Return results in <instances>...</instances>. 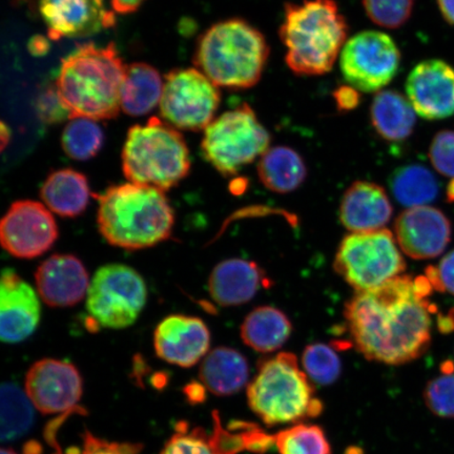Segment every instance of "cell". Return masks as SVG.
Masks as SVG:
<instances>
[{"instance_id": "cb8c5ba5", "label": "cell", "mask_w": 454, "mask_h": 454, "mask_svg": "<svg viewBox=\"0 0 454 454\" xmlns=\"http://www.w3.org/2000/svg\"><path fill=\"white\" fill-rule=\"evenodd\" d=\"M90 194L87 177L71 168L51 173L41 191L44 206L64 218L81 215L89 206Z\"/></svg>"}, {"instance_id": "836d02e7", "label": "cell", "mask_w": 454, "mask_h": 454, "mask_svg": "<svg viewBox=\"0 0 454 454\" xmlns=\"http://www.w3.org/2000/svg\"><path fill=\"white\" fill-rule=\"evenodd\" d=\"M302 365L308 377L320 385L336 382L342 372L337 351L322 343L309 345L304 349Z\"/></svg>"}, {"instance_id": "ba28073f", "label": "cell", "mask_w": 454, "mask_h": 454, "mask_svg": "<svg viewBox=\"0 0 454 454\" xmlns=\"http://www.w3.org/2000/svg\"><path fill=\"white\" fill-rule=\"evenodd\" d=\"M270 134L247 104L223 114L204 129L202 155L224 177L261 158L270 149Z\"/></svg>"}, {"instance_id": "d6a6232c", "label": "cell", "mask_w": 454, "mask_h": 454, "mask_svg": "<svg viewBox=\"0 0 454 454\" xmlns=\"http://www.w3.org/2000/svg\"><path fill=\"white\" fill-rule=\"evenodd\" d=\"M274 439L280 454H332L325 431L317 425H294Z\"/></svg>"}, {"instance_id": "f1b7e54d", "label": "cell", "mask_w": 454, "mask_h": 454, "mask_svg": "<svg viewBox=\"0 0 454 454\" xmlns=\"http://www.w3.org/2000/svg\"><path fill=\"white\" fill-rule=\"evenodd\" d=\"M390 189L402 206L425 207L439 195V183L427 168L411 164L395 170L390 177Z\"/></svg>"}, {"instance_id": "8992f818", "label": "cell", "mask_w": 454, "mask_h": 454, "mask_svg": "<svg viewBox=\"0 0 454 454\" xmlns=\"http://www.w3.org/2000/svg\"><path fill=\"white\" fill-rule=\"evenodd\" d=\"M309 380L296 356L277 355L260 363L257 376L248 385V405L269 426L316 418L323 404Z\"/></svg>"}, {"instance_id": "8fae6325", "label": "cell", "mask_w": 454, "mask_h": 454, "mask_svg": "<svg viewBox=\"0 0 454 454\" xmlns=\"http://www.w3.org/2000/svg\"><path fill=\"white\" fill-rule=\"evenodd\" d=\"M220 100L217 85L201 71L177 69L166 76L160 113L169 126L197 132L214 121Z\"/></svg>"}, {"instance_id": "d590c367", "label": "cell", "mask_w": 454, "mask_h": 454, "mask_svg": "<svg viewBox=\"0 0 454 454\" xmlns=\"http://www.w3.org/2000/svg\"><path fill=\"white\" fill-rule=\"evenodd\" d=\"M424 401L434 416L454 419V372L431 380L424 390Z\"/></svg>"}, {"instance_id": "b9f144b4", "label": "cell", "mask_w": 454, "mask_h": 454, "mask_svg": "<svg viewBox=\"0 0 454 454\" xmlns=\"http://www.w3.org/2000/svg\"><path fill=\"white\" fill-rule=\"evenodd\" d=\"M145 0H111L112 7L119 14H130L136 12Z\"/></svg>"}, {"instance_id": "e0dca14e", "label": "cell", "mask_w": 454, "mask_h": 454, "mask_svg": "<svg viewBox=\"0 0 454 454\" xmlns=\"http://www.w3.org/2000/svg\"><path fill=\"white\" fill-rule=\"evenodd\" d=\"M400 248L414 260L434 259L451 239V223L440 209L429 206L406 209L395 221Z\"/></svg>"}, {"instance_id": "44dd1931", "label": "cell", "mask_w": 454, "mask_h": 454, "mask_svg": "<svg viewBox=\"0 0 454 454\" xmlns=\"http://www.w3.org/2000/svg\"><path fill=\"white\" fill-rule=\"evenodd\" d=\"M270 280L260 266L242 259L225 260L213 270L208 289L215 303L238 306L251 301Z\"/></svg>"}, {"instance_id": "4316f807", "label": "cell", "mask_w": 454, "mask_h": 454, "mask_svg": "<svg viewBox=\"0 0 454 454\" xmlns=\"http://www.w3.org/2000/svg\"><path fill=\"white\" fill-rule=\"evenodd\" d=\"M292 332V323L284 312L270 306H261L244 320L241 338L248 348L266 354L281 348Z\"/></svg>"}, {"instance_id": "7a4b0ae2", "label": "cell", "mask_w": 454, "mask_h": 454, "mask_svg": "<svg viewBox=\"0 0 454 454\" xmlns=\"http://www.w3.org/2000/svg\"><path fill=\"white\" fill-rule=\"evenodd\" d=\"M115 44L81 45L61 62L55 87L71 118L105 121L118 115L126 74Z\"/></svg>"}, {"instance_id": "f35d334b", "label": "cell", "mask_w": 454, "mask_h": 454, "mask_svg": "<svg viewBox=\"0 0 454 454\" xmlns=\"http://www.w3.org/2000/svg\"><path fill=\"white\" fill-rule=\"evenodd\" d=\"M37 112L42 121L47 123H56L65 121L67 117H71L64 104H62L60 96L57 92L56 87L45 89L39 95L37 99Z\"/></svg>"}, {"instance_id": "c3c4849f", "label": "cell", "mask_w": 454, "mask_h": 454, "mask_svg": "<svg viewBox=\"0 0 454 454\" xmlns=\"http://www.w3.org/2000/svg\"><path fill=\"white\" fill-rule=\"evenodd\" d=\"M447 200L454 202V179H451L450 184L447 186Z\"/></svg>"}, {"instance_id": "83f0119b", "label": "cell", "mask_w": 454, "mask_h": 454, "mask_svg": "<svg viewBox=\"0 0 454 454\" xmlns=\"http://www.w3.org/2000/svg\"><path fill=\"white\" fill-rule=\"evenodd\" d=\"M163 85L155 67L142 62L128 66L121 87V109L129 116L145 115L161 100Z\"/></svg>"}, {"instance_id": "f546056e", "label": "cell", "mask_w": 454, "mask_h": 454, "mask_svg": "<svg viewBox=\"0 0 454 454\" xmlns=\"http://www.w3.org/2000/svg\"><path fill=\"white\" fill-rule=\"evenodd\" d=\"M34 405L19 386L4 383L2 386V441L12 442L21 438L32 427Z\"/></svg>"}, {"instance_id": "7c38bea8", "label": "cell", "mask_w": 454, "mask_h": 454, "mask_svg": "<svg viewBox=\"0 0 454 454\" xmlns=\"http://www.w3.org/2000/svg\"><path fill=\"white\" fill-rule=\"evenodd\" d=\"M401 53L394 39L379 31L357 33L340 52V72L363 93L380 92L400 69Z\"/></svg>"}, {"instance_id": "ac0fdd59", "label": "cell", "mask_w": 454, "mask_h": 454, "mask_svg": "<svg viewBox=\"0 0 454 454\" xmlns=\"http://www.w3.org/2000/svg\"><path fill=\"white\" fill-rule=\"evenodd\" d=\"M42 305L34 288L12 269L0 281V339L20 343L31 337L41 321Z\"/></svg>"}, {"instance_id": "74e56055", "label": "cell", "mask_w": 454, "mask_h": 454, "mask_svg": "<svg viewBox=\"0 0 454 454\" xmlns=\"http://www.w3.org/2000/svg\"><path fill=\"white\" fill-rule=\"evenodd\" d=\"M142 445L102 440L85 430L82 448L72 447L67 454H139Z\"/></svg>"}, {"instance_id": "60d3db41", "label": "cell", "mask_w": 454, "mask_h": 454, "mask_svg": "<svg viewBox=\"0 0 454 454\" xmlns=\"http://www.w3.org/2000/svg\"><path fill=\"white\" fill-rule=\"evenodd\" d=\"M333 98L340 112H349L356 109L360 104L359 90L351 85H342L333 92Z\"/></svg>"}, {"instance_id": "7dc6e473", "label": "cell", "mask_w": 454, "mask_h": 454, "mask_svg": "<svg viewBox=\"0 0 454 454\" xmlns=\"http://www.w3.org/2000/svg\"><path fill=\"white\" fill-rule=\"evenodd\" d=\"M0 138H2V151L4 150V147L9 144L10 133L9 128L5 126V123H2V132H0Z\"/></svg>"}, {"instance_id": "7bdbcfd3", "label": "cell", "mask_w": 454, "mask_h": 454, "mask_svg": "<svg viewBox=\"0 0 454 454\" xmlns=\"http://www.w3.org/2000/svg\"><path fill=\"white\" fill-rule=\"evenodd\" d=\"M442 17L448 24L454 26V0H436Z\"/></svg>"}, {"instance_id": "9a60e30c", "label": "cell", "mask_w": 454, "mask_h": 454, "mask_svg": "<svg viewBox=\"0 0 454 454\" xmlns=\"http://www.w3.org/2000/svg\"><path fill=\"white\" fill-rule=\"evenodd\" d=\"M406 93L414 111L426 121L453 116V67L440 59L419 62L407 78Z\"/></svg>"}, {"instance_id": "30bf717a", "label": "cell", "mask_w": 454, "mask_h": 454, "mask_svg": "<svg viewBox=\"0 0 454 454\" xmlns=\"http://www.w3.org/2000/svg\"><path fill=\"white\" fill-rule=\"evenodd\" d=\"M146 286L137 271L123 264H107L95 272L87 294V309L101 327L133 325L145 309Z\"/></svg>"}, {"instance_id": "f6af8a7d", "label": "cell", "mask_w": 454, "mask_h": 454, "mask_svg": "<svg viewBox=\"0 0 454 454\" xmlns=\"http://www.w3.org/2000/svg\"><path fill=\"white\" fill-rule=\"evenodd\" d=\"M186 394L187 397H189V399L194 403H200L204 400V397H206V394H204V386L202 383H192V385L187 386Z\"/></svg>"}, {"instance_id": "277c9868", "label": "cell", "mask_w": 454, "mask_h": 454, "mask_svg": "<svg viewBox=\"0 0 454 454\" xmlns=\"http://www.w3.org/2000/svg\"><path fill=\"white\" fill-rule=\"evenodd\" d=\"M348 32L334 0L286 4L279 36L286 48L287 67L299 76L325 75L333 70Z\"/></svg>"}, {"instance_id": "52a82bcc", "label": "cell", "mask_w": 454, "mask_h": 454, "mask_svg": "<svg viewBox=\"0 0 454 454\" xmlns=\"http://www.w3.org/2000/svg\"><path fill=\"white\" fill-rule=\"evenodd\" d=\"M191 169L189 147L177 129L153 117L128 132L122 150V170L129 183L167 192L178 185Z\"/></svg>"}, {"instance_id": "8d00e7d4", "label": "cell", "mask_w": 454, "mask_h": 454, "mask_svg": "<svg viewBox=\"0 0 454 454\" xmlns=\"http://www.w3.org/2000/svg\"><path fill=\"white\" fill-rule=\"evenodd\" d=\"M429 158L438 172L454 179V132L441 130L434 136L429 149Z\"/></svg>"}, {"instance_id": "3957f363", "label": "cell", "mask_w": 454, "mask_h": 454, "mask_svg": "<svg viewBox=\"0 0 454 454\" xmlns=\"http://www.w3.org/2000/svg\"><path fill=\"white\" fill-rule=\"evenodd\" d=\"M98 223L111 246L139 251L169 239L175 215L163 191L129 183L98 196Z\"/></svg>"}, {"instance_id": "2e32d148", "label": "cell", "mask_w": 454, "mask_h": 454, "mask_svg": "<svg viewBox=\"0 0 454 454\" xmlns=\"http://www.w3.org/2000/svg\"><path fill=\"white\" fill-rule=\"evenodd\" d=\"M39 12L52 41L94 35L116 24L105 0H41Z\"/></svg>"}, {"instance_id": "603a6c76", "label": "cell", "mask_w": 454, "mask_h": 454, "mask_svg": "<svg viewBox=\"0 0 454 454\" xmlns=\"http://www.w3.org/2000/svg\"><path fill=\"white\" fill-rule=\"evenodd\" d=\"M248 363L239 351L230 348H218L204 357L199 378L215 395H232L247 383Z\"/></svg>"}, {"instance_id": "4dcf8cb0", "label": "cell", "mask_w": 454, "mask_h": 454, "mask_svg": "<svg viewBox=\"0 0 454 454\" xmlns=\"http://www.w3.org/2000/svg\"><path fill=\"white\" fill-rule=\"evenodd\" d=\"M104 139V132L95 121L74 118L62 133L61 145L74 160L85 161L98 154Z\"/></svg>"}, {"instance_id": "6da1fadb", "label": "cell", "mask_w": 454, "mask_h": 454, "mask_svg": "<svg viewBox=\"0 0 454 454\" xmlns=\"http://www.w3.org/2000/svg\"><path fill=\"white\" fill-rule=\"evenodd\" d=\"M427 277L401 275L356 292L345 305L346 327L369 361L402 365L421 357L431 344L433 291Z\"/></svg>"}, {"instance_id": "5b68a950", "label": "cell", "mask_w": 454, "mask_h": 454, "mask_svg": "<svg viewBox=\"0 0 454 454\" xmlns=\"http://www.w3.org/2000/svg\"><path fill=\"white\" fill-rule=\"evenodd\" d=\"M270 53L269 43L258 28L246 20L231 19L204 32L194 61L217 87L243 90L259 82Z\"/></svg>"}, {"instance_id": "484cf974", "label": "cell", "mask_w": 454, "mask_h": 454, "mask_svg": "<svg viewBox=\"0 0 454 454\" xmlns=\"http://www.w3.org/2000/svg\"><path fill=\"white\" fill-rule=\"evenodd\" d=\"M261 183L277 194L299 189L308 177V168L299 153L288 146L270 147L258 162Z\"/></svg>"}, {"instance_id": "bcb514c9", "label": "cell", "mask_w": 454, "mask_h": 454, "mask_svg": "<svg viewBox=\"0 0 454 454\" xmlns=\"http://www.w3.org/2000/svg\"><path fill=\"white\" fill-rule=\"evenodd\" d=\"M439 325L442 332L452 331L454 329V312L448 317H441Z\"/></svg>"}, {"instance_id": "1f68e13d", "label": "cell", "mask_w": 454, "mask_h": 454, "mask_svg": "<svg viewBox=\"0 0 454 454\" xmlns=\"http://www.w3.org/2000/svg\"><path fill=\"white\" fill-rule=\"evenodd\" d=\"M160 454H227V452L221 442L217 424L214 423L213 434H208L206 429L191 428L186 422H180Z\"/></svg>"}, {"instance_id": "7402d4cb", "label": "cell", "mask_w": 454, "mask_h": 454, "mask_svg": "<svg viewBox=\"0 0 454 454\" xmlns=\"http://www.w3.org/2000/svg\"><path fill=\"white\" fill-rule=\"evenodd\" d=\"M393 206L381 185L369 181L351 184L340 202V219L353 232L382 230L393 215Z\"/></svg>"}, {"instance_id": "5bb4252c", "label": "cell", "mask_w": 454, "mask_h": 454, "mask_svg": "<svg viewBox=\"0 0 454 454\" xmlns=\"http://www.w3.org/2000/svg\"><path fill=\"white\" fill-rule=\"evenodd\" d=\"M26 394L43 414L83 411L81 372L69 362L43 359L34 363L26 376Z\"/></svg>"}, {"instance_id": "ffe728a7", "label": "cell", "mask_w": 454, "mask_h": 454, "mask_svg": "<svg viewBox=\"0 0 454 454\" xmlns=\"http://www.w3.org/2000/svg\"><path fill=\"white\" fill-rule=\"evenodd\" d=\"M39 296L52 308H70L81 302L88 294L87 269L75 255L54 254L35 272Z\"/></svg>"}, {"instance_id": "d6986e66", "label": "cell", "mask_w": 454, "mask_h": 454, "mask_svg": "<svg viewBox=\"0 0 454 454\" xmlns=\"http://www.w3.org/2000/svg\"><path fill=\"white\" fill-rule=\"evenodd\" d=\"M211 333L197 317L172 315L154 333L156 355L169 364L189 368L207 356Z\"/></svg>"}, {"instance_id": "e575fe53", "label": "cell", "mask_w": 454, "mask_h": 454, "mask_svg": "<svg viewBox=\"0 0 454 454\" xmlns=\"http://www.w3.org/2000/svg\"><path fill=\"white\" fill-rule=\"evenodd\" d=\"M362 3L373 24L391 30L404 26L414 7V0H362Z\"/></svg>"}, {"instance_id": "d4e9b609", "label": "cell", "mask_w": 454, "mask_h": 454, "mask_svg": "<svg viewBox=\"0 0 454 454\" xmlns=\"http://www.w3.org/2000/svg\"><path fill=\"white\" fill-rule=\"evenodd\" d=\"M410 99L393 90H380L371 106L372 128L380 137L401 142L411 137L417 118Z\"/></svg>"}, {"instance_id": "681fc988", "label": "cell", "mask_w": 454, "mask_h": 454, "mask_svg": "<svg viewBox=\"0 0 454 454\" xmlns=\"http://www.w3.org/2000/svg\"><path fill=\"white\" fill-rule=\"evenodd\" d=\"M0 454H17L12 448H3L2 452Z\"/></svg>"}, {"instance_id": "9c48e42d", "label": "cell", "mask_w": 454, "mask_h": 454, "mask_svg": "<svg viewBox=\"0 0 454 454\" xmlns=\"http://www.w3.org/2000/svg\"><path fill=\"white\" fill-rule=\"evenodd\" d=\"M400 247L388 230L353 232L340 242L334 270L356 292H365L403 274Z\"/></svg>"}, {"instance_id": "4fadbf2b", "label": "cell", "mask_w": 454, "mask_h": 454, "mask_svg": "<svg viewBox=\"0 0 454 454\" xmlns=\"http://www.w3.org/2000/svg\"><path fill=\"white\" fill-rule=\"evenodd\" d=\"M59 239L54 215L43 203L16 201L0 223V241L15 258L34 259L50 251Z\"/></svg>"}, {"instance_id": "ee69618b", "label": "cell", "mask_w": 454, "mask_h": 454, "mask_svg": "<svg viewBox=\"0 0 454 454\" xmlns=\"http://www.w3.org/2000/svg\"><path fill=\"white\" fill-rule=\"evenodd\" d=\"M28 49H30L31 53L34 55H43L47 53L50 49V43L45 41V39L42 36H35L32 39L30 43H28Z\"/></svg>"}, {"instance_id": "ab89813d", "label": "cell", "mask_w": 454, "mask_h": 454, "mask_svg": "<svg viewBox=\"0 0 454 454\" xmlns=\"http://www.w3.org/2000/svg\"><path fill=\"white\" fill-rule=\"evenodd\" d=\"M426 277L436 291L447 292L454 296V251L441 260L439 266H429Z\"/></svg>"}]
</instances>
